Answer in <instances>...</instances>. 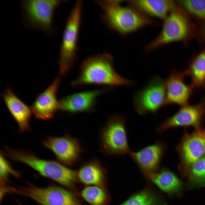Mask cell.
<instances>
[{
	"mask_svg": "<svg viewBox=\"0 0 205 205\" xmlns=\"http://www.w3.org/2000/svg\"><path fill=\"white\" fill-rule=\"evenodd\" d=\"M113 56L105 52L91 55L82 62L77 77L71 83L74 87L89 85L131 87L135 82L119 74L114 68Z\"/></svg>",
	"mask_w": 205,
	"mask_h": 205,
	"instance_id": "6da1fadb",
	"label": "cell"
},
{
	"mask_svg": "<svg viewBox=\"0 0 205 205\" xmlns=\"http://www.w3.org/2000/svg\"><path fill=\"white\" fill-rule=\"evenodd\" d=\"M122 1L97 0L103 22L110 30L122 36L134 32L153 22L132 6H123Z\"/></svg>",
	"mask_w": 205,
	"mask_h": 205,
	"instance_id": "7a4b0ae2",
	"label": "cell"
},
{
	"mask_svg": "<svg viewBox=\"0 0 205 205\" xmlns=\"http://www.w3.org/2000/svg\"><path fill=\"white\" fill-rule=\"evenodd\" d=\"M14 160L26 165L41 175L50 179L65 188L77 193L78 181L77 171L58 161L37 157L30 151L19 149L14 155Z\"/></svg>",
	"mask_w": 205,
	"mask_h": 205,
	"instance_id": "3957f363",
	"label": "cell"
},
{
	"mask_svg": "<svg viewBox=\"0 0 205 205\" xmlns=\"http://www.w3.org/2000/svg\"><path fill=\"white\" fill-rule=\"evenodd\" d=\"M83 8L82 1H76L66 21L58 61L59 75L61 77L65 75L71 70L77 58Z\"/></svg>",
	"mask_w": 205,
	"mask_h": 205,
	"instance_id": "277c9868",
	"label": "cell"
},
{
	"mask_svg": "<svg viewBox=\"0 0 205 205\" xmlns=\"http://www.w3.org/2000/svg\"><path fill=\"white\" fill-rule=\"evenodd\" d=\"M101 151L106 156H123L131 151L126 128V118L119 114L110 116L101 128L99 134Z\"/></svg>",
	"mask_w": 205,
	"mask_h": 205,
	"instance_id": "5b68a950",
	"label": "cell"
},
{
	"mask_svg": "<svg viewBox=\"0 0 205 205\" xmlns=\"http://www.w3.org/2000/svg\"><path fill=\"white\" fill-rule=\"evenodd\" d=\"M73 192L57 186L41 187L29 183L24 186L15 188V192L41 205H84Z\"/></svg>",
	"mask_w": 205,
	"mask_h": 205,
	"instance_id": "8992f818",
	"label": "cell"
},
{
	"mask_svg": "<svg viewBox=\"0 0 205 205\" xmlns=\"http://www.w3.org/2000/svg\"><path fill=\"white\" fill-rule=\"evenodd\" d=\"M190 28L186 17L175 8L164 20L159 33L147 46L145 50L150 52L171 43L184 40L188 36Z\"/></svg>",
	"mask_w": 205,
	"mask_h": 205,
	"instance_id": "52a82bcc",
	"label": "cell"
},
{
	"mask_svg": "<svg viewBox=\"0 0 205 205\" xmlns=\"http://www.w3.org/2000/svg\"><path fill=\"white\" fill-rule=\"evenodd\" d=\"M165 80L159 76L151 79L142 89L134 94L133 103L139 114L156 113L165 106Z\"/></svg>",
	"mask_w": 205,
	"mask_h": 205,
	"instance_id": "ba28073f",
	"label": "cell"
},
{
	"mask_svg": "<svg viewBox=\"0 0 205 205\" xmlns=\"http://www.w3.org/2000/svg\"><path fill=\"white\" fill-rule=\"evenodd\" d=\"M64 1L60 0H25L22 2L25 19L36 29L48 32L52 29L54 11Z\"/></svg>",
	"mask_w": 205,
	"mask_h": 205,
	"instance_id": "9c48e42d",
	"label": "cell"
},
{
	"mask_svg": "<svg viewBox=\"0 0 205 205\" xmlns=\"http://www.w3.org/2000/svg\"><path fill=\"white\" fill-rule=\"evenodd\" d=\"M42 144L53 153L57 161L69 167L79 163L84 152L79 140L68 134L48 136Z\"/></svg>",
	"mask_w": 205,
	"mask_h": 205,
	"instance_id": "30bf717a",
	"label": "cell"
},
{
	"mask_svg": "<svg viewBox=\"0 0 205 205\" xmlns=\"http://www.w3.org/2000/svg\"><path fill=\"white\" fill-rule=\"evenodd\" d=\"M61 77L58 75L52 83L35 98L30 108L37 119L47 120L53 118L59 110L60 102L57 93Z\"/></svg>",
	"mask_w": 205,
	"mask_h": 205,
	"instance_id": "8fae6325",
	"label": "cell"
},
{
	"mask_svg": "<svg viewBox=\"0 0 205 205\" xmlns=\"http://www.w3.org/2000/svg\"><path fill=\"white\" fill-rule=\"evenodd\" d=\"M205 113V102L203 100L195 105L181 107L175 114L158 126L156 132L161 134L169 129L181 126L198 128Z\"/></svg>",
	"mask_w": 205,
	"mask_h": 205,
	"instance_id": "7c38bea8",
	"label": "cell"
},
{
	"mask_svg": "<svg viewBox=\"0 0 205 205\" xmlns=\"http://www.w3.org/2000/svg\"><path fill=\"white\" fill-rule=\"evenodd\" d=\"M184 72L173 70L165 80L166 91L165 106L176 104L181 107L188 104L194 87L184 82Z\"/></svg>",
	"mask_w": 205,
	"mask_h": 205,
	"instance_id": "4fadbf2b",
	"label": "cell"
},
{
	"mask_svg": "<svg viewBox=\"0 0 205 205\" xmlns=\"http://www.w3.org/2000/svg\"><path fill=\"white\" fill-rule=\"evenodd\" d=\"M167 150L165 144L157 141L139 151H131L130 157L146 175L158 171Z\"/></svg>",
	"mask_w": 205,
	"mask_h": 205,
	"instance_id": "5bb4252c",
	"label": "cell"
},
{
	"mask_svg": "<svg viewBox=\"0 0 205 205\" xmlns=\"http://www.w3.org/2000/svg\"><path fill=\"white\" fill-rule=\"evenodd\" d=\"M178 149L185 168L205 156V128L185 134Z\"/></svg>",
	"mask_w": 205,
	"mask_h": 205,
	"instance_id": "9a60e30c",
	"label": "cell"
},
{
	"mask_svg": "<svg viewBox=\"0 0 205 205\" xmlns=\"http://www.w3.org/2000/svg\"><path fill=\"white\" fill-rule=\"evenodd\" d=\"M1 96L7 108L17 123L20 132L24 133L29 131L32 114L30 107L10 87L5 89Z\"/></svg>",
	"mask_w": 205,
	"mask_h": 205,
	"instance_id": "2e32d148",
	"label": "cell"
},
{
	"mask_svg": "<svg viewBox=\"0 0 205 205\" xmlns=\"http://www.w3.org/2000/svg\"><path fill=\"white\" fill-rule=\"evenodd\" d=\"M105 91V89L87 91L65 97L59 101V110L71 113L91 112L98 97Z\"/></svg>",
	"mask_w": 205,
	"mask_h": 205,
	"instance_id": "e0dca14e",
	"label": "cell"
},
{
	"mask_svg": "<svg viewBox=\"0 0 205 205\" xmlns=\"http://www.w3.org/2000/svg\"><path fill=\"white\" fill-rule=\"evenodd\" d=\"M76 171L78 181L85 186L106 187L107 171L98 159L93 158L83 163Z\"/></svg>",
	"mask_w": 205,
	"mask_h": 205,
	"instance_id": "ac0fdd59",
	"label": "cell"
},
{
	"mask_svg": "<svg viewBox=\"0 0 205 205\" xmlns=\"http://www.w3.org/2000/svg\"><path fill=\"white\" fill-rule=\"evenodd\" d=\"M128 5L150 18L164 20L175 7V2L171 0H132Z\"/></svg>",
	"mask_w": 205,
	"mask_h": 205,
	"instance_id": "d6986e66",
	"label": "cell"
},
{
	"mask_svg": "<svg viewBox=\"0 0 205 205\" xmlns=\"http://www.w3.org/2000/svg\"><path fill=\"white\" fill-rule=\"evenodd\" d=\"M146 175L160 189L166 192H175L181 188V184L179 179L167 169L164 168Z\"/></svg>",
	"mask_w": 205,
	"mask_h": 205,
	"instance_id": "ffe728a7",
	"label": "cell"
},
{
	"mask_svg": "<svg viewBox=\"0 0 205 205\" xmlns=\"http://www.w3.org/2000/svg\"><path fill=\"white\" fill-rule=\"evenodd\" d=\"M184 72L190 78L194 88H205V48L192 60Z\"/></svg>",
	"mask_w": 205,
	"mask_h": 205,
	"instance_id": "44dd1931",
	"label": "cell"
},
{
	"mask_svg": "<svg viewBox=\"0 0 205 205\" xmlns=\"http://www.w3.org/2000/svg\"><path fill=\"white\" fill-rule=\"evenodd\" d=\"M81 198L90 205H109L110 198L106 187L85 186L80 192Z\"/></svg>",
	"mask_w": 205,
	"mask_h": 205,
	"instance_id": "7402d4cb",
	"label": "cell"
},
{
	"mask_svg": "<svg viewBox=\"0 0 205 205\" xmlns=\"http://www.w3.org/2000/svg\"><path fill=\"white\" fill-rule=\"evenodd\" d=\"M188 181L192 185H205V156L185 168Z\"/></svg>",
	"mask_w": 205,
	"mask_h": 205,
	"instance_id": "603a6c76",
	"label": "cell"
},
{
	"mask_svg": "<svg viewBox=\"0 0 205 205\" xmlns=\"http://www.w3.org/2000/svg\"><path fill=\"white\" fill-rule=\"evenodd\" d=\"M162 201L156 195L148 190L140 192L119 205H161Z\"/></svg>",
	"mask_w": 205,
	"mask_h": 205,
	"instance_id": "cb8c5ba5",
	"label": "cell"
},
{
	"mask_svg": "<svg viewBox=\"0 0 205 205\" xmlns=\"http://www.w3.org/2000/svg\"><path fill=\"white\" fill-rule=\"evenodd\" d=\"M0 185H8L9 178L10 176L19 178L21 177L20 172L15 170L5 158L2 152L1 151L0 156Z\"/></svg>",
	"mask_w": 205,
	"mask_h": 205,
	"instance_id": "d4e9b609",
	"label": "cell"
},
{
	"mask_svg": "<svg viewBox=\"0 0 205 205\" xmlns=\"http://www.w3.org/2000/svg\"><path fill=\"white\" fill-rule=\"evenodd\" d=\"M179 3L192 14L205 20V0H186L179 1Z\"/></svg>",
	"mask_w": 205,
	"mask_h": 205,
	"instance_id": "484cf974",
	"label": "cell"
}]
</instances>
